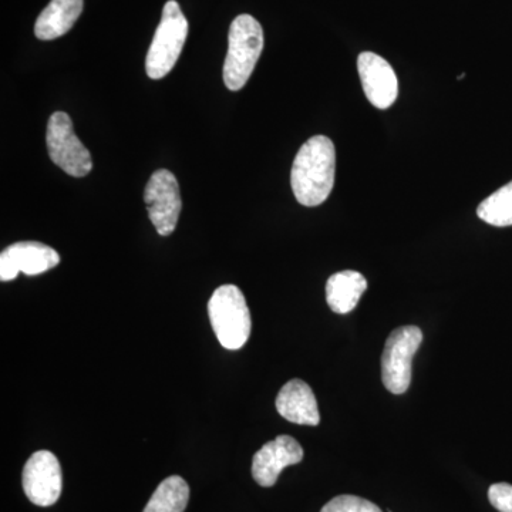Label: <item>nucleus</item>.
I'll use <instances>...</instances> for the list:
<instances>
[{"instance_id": "f257e3e1", "label": "nucleus", "mask_w": 512, "mask_h": 512, "mask_svg": "<svg viewBox=\"0 0 512 512\" xmlns=\"http://www.w3.org/2000/svg\"><path fill=\"white\" fill-rule=\"evenodd\" d=\"M335 144L326 136H313L296 154L291 185L299 204L318 207L328 200L335 185Z\"/></svg>"}, {"instance_id": "f03ea898", "label": "nucleus", "mask_w": 512, "mask_h": 512, "mask_svg": "<svg viewBox=\"0 0 512 512\" xmlns=\"http://www.w3.org/2000/svg\"><path fill=\"white\" fill-rule=\"evenodd\" d=\"M264 50V30L251 15H239L231 23L228 53L224 63V83L238 92L248 83Z\"/></svg>"}, {"instance_id": "7ed1b4c3", "label": "nucleus", "mask_w": 512, "mask_h": 512, "mask_svg": "<svg viewBox=\"0 0 512 512\" xmlns=\"http://www.w3.org/2000/svg\"><path fill=\"white\" fill-rule=\"evenodd\" d=\"M212 329L222 348L241 349L251 335L252 320L244 293L235 285H222L208 302Z\"/></svg>"}, {"instance_id": "20e7f679", "label": "nucleus", "mask_w": 512, "mask_h": 512, "mask_svg": "<svg viewBox=\"0 0 512 512\" xmlns=\"http://www.w3.org/2000/svg\"><path fill=\"white\" fill-rule=\"evenodd\" d=\"M188 28L190 26L180 3L177 0H168L146 57V72L150 79H163L173 70L183 52Z\"/></svg>"}, {"instance_id": "39448f33", "label": "nucleus", "mask_w": 512, "mask_h": 512, "mask_svg": "<svg viewBox=\"0 0 512 512\" xmlns=\"http://www.w3.org/2000/svg\"><path fill=\"white\" fill-rule=\"evenodd\" d=\"M46 143L49 157L64 173L80 178L92 171L90 151L74 133L69 114L63 111L52 114L47 124Z\"/></svg>"}, {"instance_id": "423d86ee", "label": "nucleus", "mask_w": 512, "mask_h": 512, "mask_svg": "<svg viewBox=\"0 0 512 512\" xmlns=\"http://www.w3.org/2000/svg\"><path fill=\"white\" fill-rule=\"evenodd\" d=\"M423 342V333L417 326H403L393 330L382 355V380L393 394H403L412 383L413 357Z\"/></svg>"}, {"instance_id": "0eeeda50", "label": "nucleus", "mask_w": 512, "mask_h": 512, "mask_svg": "<svg viewBox=\"0 0 512 512\" xmlns=\"http://www.w3.org/2000/svg\"><path fill=\"white\" fill-rule=\"evenodd\" d=\"M148 217L161 237H168L177 228L180 218V185L170 170H158L151 175L144 191Z\"/></svg>"}, {"instance_id": "6e6552de", "label": "nucleus", "mask_w": 512, "mask_h": 512, "mask_svg": "<svg viewBox=\"0 0 512 512\" xmlns=\"http://www.w3.org/2000/svg\"><path fill=\"white\" fill-rule=\"evenodd\" d=\"M23 491L33 504L50 507L56 504L62 494V467L55 454L50 451H36L26 461L22 474Z\"/></svg>"}, {"instance_id": "1a4fd4ad", "label": "nucleus", "mask_w": 512, "mask_h": 512, "mask_svg": "<svg viewBox=\"0 0 512 512\" xmlns=\"http://www.w3.org/2000/svg\"><path fill=\"white\" fill-rule=\"evenodd\" d=\"M357 70L372 106L380 110L392 107L399 94V83L389 62L376 53L363 52L357 57Z\"/></svg>"}, {"instance_id": "9d476101", "label": "nucleus", "mask_w": 512, "mask_h": 512, "mask_svg": "<svg viewBox=\"0 0 512 512\" xmlns=\"http://www.w3.org/2000/svg\"><path fill=\"white\" fill-rule=\"evenodd\" d=\"M303 460V448L291 436H278L266 443L252 460V477L261 487H272L286 467Z\"/></svg>"}, {"instance_id": "9b49d317", "label": "nucleus", "mask_w": 512, "mask_h": 512, "mask_svg": "<svg viewBox=\"0 0 512 512\" xmlns=\"http://www.w3.org/2000/svg\"><path fill=\"white\" fill-rule=\"evenodd\" d=\"M276 409L284 419L303 426H318V402L308 383L293 379L285 384L276 397Z\"/></svg>"}, {"instance_id": "f8f14e48", "label": "nucleus", "mask_w": 512, "mask_h": 512, "mask_svg": "<svg viewBox=\"0 0 512 512\" xmlns=\"http://www.w3.org/2000/svg\"><path fill=\"white\" fill-rule=\"evenodd\" d=\"M83 8V0H52L36 20L37 39L55 40L66 35L82 15Z\"/></svg>"}, {"instance_id": "ddd939ff", "label": "nucleus", "mask_w": 512, "mask_h": 512, "mask_svg": "<svg viewBox=\"0 0 512 512\" xmlns=\"http://www.w3.org/2000/svg\"><path fill=\"white\" fill-rule=\"evenodd\" d=\"M366 289V278L360 272H338L328 279L326 301L333 312L346 315L356 308Z\"/></svg>"}, {"instance_id": "4468645a", "label": "nucleus", "mask_w": 512, "mask_h": 512, "mask_svg": "<svg viewBox=\"0 0 512 512\" xmlns=\"http://www.w3.org/2000/svg\"><path fill=\"white\" fill-rule=\"evenodd\" d=\"M3 252L9 256L19 272L29 276L45 274L60 262V255L55 249L35 241L16 242Z\"/></svg>"}, {"instance_id": "2eb2a0df", "label": "nucleus", "mask_w": 512, "mask_h": 512, "mask_svg": "<svg viewBox=\"0 0 512 512\" xmlns=\"http://www.w3.org/2000/svg\"><path fill=\"white\" fill-rule=\"evenodd\" d=\"M190 500V487L180 476L165 478L151 495L143 512H184Z\"/></svg>"}, {"instance_id": "dca6fc26", "label": "nucleus", "mask_w": 512, "mask_h": 512, "mask_svg": "<svg viewBox=\"0 0 512 512\" xmlns=\"http://www.w3.org/2000/svg\"><path fill=\"white\" fill-rule=\"evenodd\" d=\"M480 220L494 227L512 225V181L485 198L477 208Z\"/></svg>"}, {"instance_id": "f3484780", "label": "nucleus", "mask_w": 512, "mask_h": 512, "mask_svg": "<svg viewBox=\"0 0 512 512\" xmlns=\"http://www.w3.org/2000/svg\"><path fill=\"white\" fill-rule=\"evenodd\" d=\"M320 512H383L376 504L355 495H339L329 501Z\"/></svg>"}, {"instance_id": "a211bd4d", "label": "nucleus", "mask_w": 512, "mask_h": 512, "mask_svg": "<svg viewBox=\"0 0 512 512\" xmlns=\"http://www.w3.org/2000/svg\"><path fill=\"white\" fill-rule=\"evenodd\" d=\"M488 500L500 512H512V485L500 483L491 485Z\"/></svg>"}, {"instance_id": "6ab92c4d", "label": "nucleus", "mask_w": 512, "mask_h": 512, "mask_svg": "<svg viewBox=\"0 0 512 512\" xmlns=\"http://www.w3.org/2000/svg\"><path fill=\"white\" fill-rule=\"evenodd\" d=\"M19 274V269L10 261L9 256L2 252L0 254V281H13V279L18 278Z\"/></svg>"}, {"instance_id": "aec40b11", "label": "nucleus", "mask_w": 512, "mask_h": 512, "mask_svg": "<svg viewBox=\"0 0 512 512\" xmlns=\"http://www.w3.org/2000/svg\"><path fill=\"white\" fill-rule=\"evenodd\" d=\"M464 77H466V74H464V73H463V74H460V76H458V80H463V79H464Z\"/></svg>"}]
</instances>
